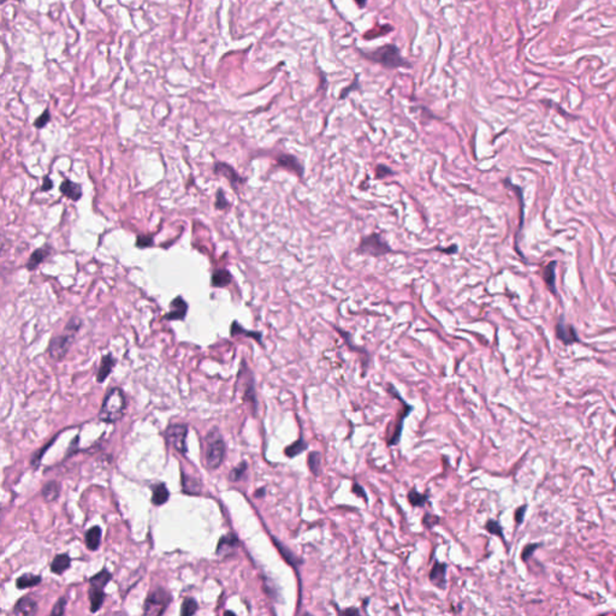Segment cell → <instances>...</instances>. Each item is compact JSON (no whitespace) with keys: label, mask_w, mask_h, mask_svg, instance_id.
<instances>
[{"label":"cell","mask_w":616,"mask_h":616,"mask_svg":"<svg viewBox=\"0 0 616 616\" xmlns=\"http://www.w3.org/2000/svg\"><path fill=\"white\" fill-rule=\"evenodd\" d=\"M125 407H127V399L121 387H111L104 397L99 412V420L106 424L117 423L123 418Z\"/></svg>","instance_id":"6da1fadb"},{"label":"cell","mask_w":616,"mask_h":616,"mask_svg":"<svg viewBox=\"0 0 616 616\" xmlns=\"http://www.w3.org/2000/svg\"><path fill=\"white\" fill-rule=\"evenodd\" d=\"M226 445L220 431L217 427L211 430L203 440V461L209 469H217L222 466L225 458Z\"/></svg>","instance_id":"7a4b0ae2"},{"label":"cell","mask_w":616,"mask_h":616,"mask_svg":"<svg viewBox=\"0 0 616 616\" xmlns=\"http://www.w3.org/2000/svg\"><path fill=\"white\" fill-rule=\"evenodd\" d=\"M360 53H361V56L365 57L366 59L371 60V62L380 64V65L389 67V69H395V67L401 66H410V64L408 63L407 60H404V58L401 56L399 47L396 45H384L374 51H371V52L360 51Z\"/></svg>","instance_id":"3957f363"},{"label":"cell","mask_w":616,"mask_h":616,"mask_svg":"<svg viewBox=\"0 0 616 616\" xmlns=\"http://www.w3.org/2000/svg\"><path fill=\"white\" fill-rule=\"evenodd\" d=\"M172 597L164 587H155L149 592L144 604V612L146 615L159 616L166 611L171 603Z\"/></svg>","instance_id":"277c9868"},{"label":"cell","mask_w":616,"mask_h":616,"mask_svg":"<svg viewBox=\"0 0 616 616\" xmlns=\"http://www.w3.org/2000/svg\"><path fill=\"white\" fill-rule=\"evenodd\" d=\"M357 253L371 255V257H382L387 253H391L389 244L385 242L383 236L380 234H371L369 236H365L360 241L359 247L356 249Z\"/></svg>","instance_id":"5b68a950"},{"label":"cell","mask_w":616,"mask_h":616,"mask_svg":"<svg viewBox=\"0 0 616 616\" xmlns=\"http://www.w3.org/2000/svg\"><path fill=\"white\" fill-rule=\"evenodd\" d=\"M387 393H389L393 397H395V399L399 400L403 406V410L399 413V418H397V420H396V426H395V428H394L393 435H391L389 441H387L389 447H395V445H397L400 443L401 435H402V430L404 426V419H406L408 415L410 414V412L413 410L414 408H413V406H410V404H408L406 401L401 397L400 393L397 391V389L393 385V384H389V385H387Z\"/></svg>","instance_id":"8992f818"},{"label":"cell","mask_w":616,"mask_h":616,"mask_svg":"<svg viewBox=\"0 0 616 616\" xmlns=\"http://www.w3.org/2000/svg\"><path fill=\"white\" fill-rule=\"evenodd\" d=\"M237 380L238 382L242 383L244 386V393H243L244 401H247L248 403H250L252 408H253V413L257 414L258 399H257V393H255L254 377H253V373H252V371L249 370V367H248L247 362L244 361V360H242L240 371H238Z\"/></svg>","instance_id":"52a82bcc"},{"label":"cell","mask_w":616,"mask_h":616,"mask_svg":"<svg viewBox=\"0 0 616 616\" xmlns=\"http://www.w3.org/2000/svg\"><path fill=\"white\" fill-rule=\"evenodd\" d=\"M75 336L76 335L69 332H64L63 335L53 336L50 341L49 348H47L49 355L52 357L53 360H56V361H62L64 357L66 356V354L69 353L71 346H73L74 343Z\"/></svg>","instance_id":"ba28073f"},{"label":"cell","mask_w":616,"mask_h":616,"mask_svg":"<svg viewBox=\"0 0 616 616\" xmlns=\"http://www.w3.org/2000/svg\"><path fill=\"white\" fill-rule=\"evenodd\" d=\"M187 436H188V426L186 424H171L165 431L166 440L181 454H186L188 451Z\"/></svg>","instance_id":"9c48e42d"},{"label":"cell","mask_w":616,"mask_h":616,"mask_svg":"<svg viewBox=\"0 0 616 616\" xmlns=\"http://www.w3.org/2000/svg\"><path fill=\"white\" fill-rule=\"evenodd\" d=\"M213 172L218 176L225 177L227 181H229L231 187L234 188V190H236V192H237V189L244 183V179L240 175H238V172L236 171V170H235L231 165L226 164V163L217 162L213 166Z\"/></svg>","instance_id":"30bf717a"},{"label":"cell","mask_w":616,"mask_h":616,"mask_svg":"<svg viewBox=\"0 0 616 616\" xmlns=\"http://www.w3.org/2000/svg\"><path fill=\"white\" fill-rule=\"evenodd\" d=\"M188 308L189 306L185 299H183L181 295L176 296V298L170 302V311L164 315V319L168 322L185 321L187 313H188Z\"/></svg>","instance_id":"8fae6325"},{"label":"cell","mask_w":616,"mask_h":616,"mask_svg":"<svg viewBox=\"0 0 616 616\" xmlns=\"http://www.w3.org/2000/svg\"><path fill=\"white\" fill-rule=\"evenodd\" d=\"M238 545H240V542H238V538H237L236 534L227 533V534H225V536L220 537L219 538L216 554L220 557L230 556L231 554H234L235 551H236Z\"/></svg>","instance_id":"7c38bea8"},{"label":"cell","mask_w":616,"mask_h":616,"mask_svg":"<svg viewBox=\"0 0 616 616\" xmlns=\"http://www.w3.org/2000/svg\"><path fill=\"white\" fill-rule=\"evenodd\" d=\"M276 162H277L278 166H281V168H284L285 170H289V171L296 173V175L300 177V178L304 177V175H305L304 165L299 162V159L296 158L295 155L282 153V154H280L277 158H276Z\"/></svg>","instance_id":"4fadbf2b"},{"label":"cell","mask_w":616,"mask_h":616,"mask_svg":"<svg viewBox=\"0 0 616 616\" xmlns=\"http://www.w3.org/2000/svg\"><path fill=\"white\" fill-rule=\"evenodd\" d=\"M447 571L448 566L440 561H436L434 567L431 568L430 574H428V579L437 587L444 590L447 586Z\"/></svg>","instance_id":"5bb4252c"},{"label":"cell","mask_w":616,"mask_h":616,"mask_svg":"<svg viewBox=\"0 0 616 616\" xmlns=\"http://www.w3.org/2000/svg\"><path fill=\"white\" fill-rule=\"evenodd\" d=\"M272 542L276 545V547L278 549V553L282 555V557H283V560L287 562L289 566H291L296 571V573L299 574V567L301 566L302 563H304V561L299 559L296 555L292 553V551L289 549L287 545H284L283 543H281L280 540H278L276 537H272Z\"/></svg>","instance_id":"9a60e30c"},{"label":"cell","mask_w":616,"mask_h":616,"mask_svg":"<svg viewBox=\"0 0 616 616\" xmlns=\"http://www.w3.org/2000/svg\"><path fill=\"white\" fill-rule=\"evenodd\" d=\"M51 255V247L49 244H45V246L41 248H37L33 252L32 254H30L28 261H27L26 264V268L28 271H35L37 267L41 265L43 261H45L47 258H49Z\"/></svg>","instance_id":"2e32d148"},{"label":"cell","mask_w":616,"mask_h":616,"mask_svg":"<svg viewBox=\"0 0 616 616\" xmlns=\"http://www.w3.org/2000/svg\"><path fill=\"white\" fill-rule=\"evenodd\" d=\"M37 611V602L30 596H25L16 602L12 612L15 615H34Z\"/></svg>","instance_id":"e0dca14e"},{"label":"cell","mask_w":616,"mask_h":616,"mask_svg":"<svg viewBox=\"0 0 616 616\" xmlns=\"http://www.w3.org/2000/svg\"><path fill=\"white\" fill-rule=\"evenodd\" d=\"M116 363H117V360L115 359L113 355H112L111 353L106 354V355H104L101 357V361H100V366H99L98 372H97V380L99 384L104 383L105 380L108 378V376L112 373V371H113V367L116 366Z\"/></svg>","instance_id":"ac0fdd59"},{"label":"cell","mask_w":616,"mask_h":616,"mask_svg":"<svg viewBox=\"0 0 616 616\" xmlns=\"http://www.w3.org/2000/svg\"><path fill=\"white\" fill-rule=\"evenodd\" d=\"M59 190L64 196L75 202L78 201L83 195L82 186H81L80 183L70 181V179H64L59 187Z\"/></svg>","instance_id":"d6986e66"},{"label":"cell","mask_w":616,"mask_h":616,"mask_svg":"<svg viewBox=\"0 0 616 616\" xmlns=\"http://www.w3.org/2000/svg\"><path fill=\"white\" fill-rule=\"evenodd\" d=\"M556 332H557V337H559V339H561L564 345H572V343L579 341V337H578L577 332H575V330L573 329V326L569 324H566L562 319L557 323Z\"/></svg>","instance_id":"ffe728a7"},{"label":"cell","mask_w":616,"mask_h":616,"mask_svg":"<svg viewBox=\"0 0 616 616\" xmlns=\"http://www.w3.org/2000/svg\"><path fill=\"white\" fill-rule=\"evenodd\" d=\"M104 588L105 587L97 586V585L89 584V590H88V596H89L90 611L92 612H97L98 610H100L101 607H103V604H104V602H105V598H106V594H105Z\"/></svg>","instance_id":"44dd1931"},{"label":"cell","mask_w":616,"mask_h":616,"mask_svg":"<svg viewBox=\"0 0 616 616\" xmlns=\"http://www.w3.org/2000/svg\"><path fill=\"white\" fill-rule=\"evenodd\" d=\"M233 281L231 272L226 268H217L213 271L211 277V285L213 288H226Z\"/></svg>","instance_id":"7402d4cb"},{"label":"cell","mask_w":616,"mask_h":616,"mask_svg":"<svg viewBox=\"0 0 616 616\" xmlns=\"http://www.w3.org/2000/svg\"><path fill=\"white\" fill-rule=\"evenodd\" d=\"M201 483L193 475L182 472V491L187 495H199L201 492Z\"/></svg>","instance_id":"603a6c76"},{"label":"cell","mask_w":616,"mask_h":616,"mask_svg":"<svg viewBox=\"0 0 616 616\" xmlns=\"http://www.w3.org/2000/svg\"><path fill=\"white\" fill-rule=\"evenodd\" d=\"M170 491L164 483H159L153 486L151 501L154 506H163L169 501Z\"/></svg>","instance_id":"cb8c5ba5"},{"label":"cell","mask_w":616,"mask_h":616,"mask_svg":"<svg viewBox=\"0 0 616 616\" xmlns=\"http://www.w3.org/2000/svg\"><path fill=\"white\" fill-rule=\"evenodd\" d=\"M71 566V559L67 554H60L54 557L51 563V572L54 574H63Z\"/></svg>","instance_id":"d4e9b609"},{"label":"cell","mask_w":616,"mask_h":616,"mask_svg":"<svg viewBox=\"0 0 616 616\" xmlns=\"http://www.w3.org/2000/svg\"><path fill=\"white\" fill-rule=\"evenodd\" d=\"M230 335L231 336L242 335V336L249 337V338L255 339V341L259 343V345H263V333L259 331H249V330H246L242 325L238 324L236 321H235L230 326Z\"/></svg>","instance_id":"484cf974"},{"label":"cell","mask_w":616,"mask_h":616,"mask_svg":"<svg viewBox=\"0 0 616 616\" xmlns=\"http://www.w3.org/2000/svg\"><path fill=\"white\" fill-rule=\"evenodd\" d=\"M101 534L103 531L99 526H93L87 531L86 533V545L90 551H95L99 549L101 544Z\"/></svg>","instance_id":"4316f807"},{"label":"cell","mask_w":616,"mask_h":616,"mask_svg":"<svg viewBox=\"0 0 616 616\" xmlns=\"http://www.w3.org/2000/svg\"><path fill=\"white\" fill-rule=\"evenodd\" d=\"M41 495L46 502H53L60 495V484L57 481L47 482L41 490Z\"/></svg>","instance_id":"83f0119b"},{"label":"cell","mask_w":616,"mask_h":616,"mask_svg":"<svg viewBox=\"0 0 616 616\" xmlns=\"http://www.w3.org/2000/svg\"><path fill=\"white\" fill-rule=\"evenodd\" d=\"M41 580L42 579L40 575L27 573V574H23V575H21V577L17 578L16 587L19 588V590H25V588L36 586V585H39L40 583H41Z\"/></svg>","instance_id":"f1b7e54d"},{"label":"cell","mask_w":616,"mask_h":616,"mask_svg":"<svg viewBox=\"0 0 616 616\" xmlns=\"http://www.w3.org/2000/svg\"><path fill=\"white\" fill-rule=\"evenodd\" d=\"M307 448H308V443L304 440V437H300L298 441H295L294 443H291L290 445H288V447H285L284 454L287 455L288 458H295V456L300 455L301 452H304Z\"/></svg>","instance_id":"f546056e"},{"label":"cell","mask_w":616,"mask_h":616,"mask_svg":"<svg viewBox=\"0 0 616 616\" xmlns=\"http://www.w3.org/2000/svg\"><path fill=\"white\" fill-rule=\"evenodd\" d=\"M407 498H408V502L412 505V507H420V508H423V507L426 505L428 501V495L427 493H420V492H418L415 489H413L412 491L408 492Z\"/></svg>","instance_id":"4dcf8cb0"},{"label":"cell","mask_w":616,"mask_h":616,"mask_svg":"<svg viewBox=\"0 0 616 616\" xmlns=\"http://www.w3.org/2000/svg\"><path fill=\"white\" fill-rule=\"evenodd\" d=\"M307 464H308L309 471H311L315 476H318L319 472H321V452L319 451L309 452L308 459H307Z\"/></svg>","instance_id":"1f68e13d"},{"label":"cell","mask_w":616,"mask_h":616,"mask_svg":"<svg viewBox=\"0 0 616 616\" xmlns=\"http://www.w3.org/2000/svg\"><path fill=\"white\" fill-rule=\"evenodd\" d=\"M555 268H556V263L553 261V263H550V265H547L545 267V271H544V280H545L547 288L550 289L551 291L556 292V289H555Z\"/></svg>","instance_id":"d6a6232c"},{"label":"cell","mask_w":616,"mask_h":616,"mask_svg":"<svg viewBox=\"0 0 616 616\" xmlns=\"http://www.w3.org/2000/svg\"><path fill=\"white\" fill-rule=\"evenodd\" d=\"M197 609H199L197 602L195 600H194L193 597H187L186 600L183 601V603H182L181 615H183V616L194 615L197 611Z\"/></svg>","instance_id":"836d02e7"},{"label":"cell","mask_w":616,"mask_h":616,"mask_svg":"<svg viewBox=\"0 0 616 616\" xmlns=\"http://www.w3.org/2000/svg\"><path fill=\"white\" fill-rule=\"evenodd\" d=\"M57 437H58V435L54 436V437L52 438V440H51L50 442H47V444L45 445V447H43L42 449H40V450H37V451L35 452V454H34V455L32 456V460H30V464H32L33 467H35V468H36V467H39V466H40V462H41V459L43 458V455H45L46 450H47V449H50L51 447H52L53 443H54V441L57 440Z\"/></svg>","instance_id":"e575fe53"},{"label":"cell","mask_w":616,"mask_h":616,"mask_svg":"<svg viewBox=\"0 0 616 616\" xmlns=\"http://www.w3.org/2000/svg\"><path fill=\"white\" fill-rule=\"evenodd\" d=\"M82 324H83V322L80 316L73 315L69 321H67L65 326H64V332H69V333H74V335H76V333L80 331V329L82 328Z\"/></svg>","instance_id":"d590c367"},{"label":"cell","mask_w":616,"mask_h":616,"mask_svg":"<svg viewBox=\"0 0 616 616\" xmlns=\"http://www.w3.org/2000/svg\"><path fill=\"white\" fill-rule=\"evenodd\" d=\"M247 468H248V465H247L246 461H242L240 465H237L236 467L233 468L230 471V475H229L230 481L234 482V483L240 482L241 479H242L243 476H244V474H246Z\"/></svg>","instance_id":"8d00e7d4"},{"label":"cell","mask_w":616,"mask_h":616,"mask_svg":"<svg viewBox=\"0 0 616 616\" xmlns=\"http://www.w3.org/2000/svg\"><path fill=\"white\" fill-rule=\"evenodd\" d=\"M230 201L226 199L225 193H224V190L222 188H218L217 193H216V201H214V207H216V210H226L230 207Z\"/></svg>","instance_id":"74e56055"},{"label":"cell","mask_w":616,"mask_h":616,"mask_svg":"<svg viewBox=\"0 0 616 616\" xmlns=\"http://www.w3.org/2000/svg\"><path fill=\"white\" fill-rule=\"evenodd\" d=\"M154 244V237L152 235H139L136 237V247L144 249V248H149Z\"/></svg>","instance_id":"f35d334b"},{"label":"cell","mask_w":616,"mask_h":616,"mask_svg":"<svg viewBox=\"0 0 616 616\" xmlns=\"http://www.w3.org/2000/svg\"><path fill=\"white\" fill-rule=\"evenodd\" d=\"M336 330H337V331H338L339 335H341V336L343 337V338H345L346 343H347V345L349 346V348H350V349H352V350H355V352H357V353H362V354H366V355H370V354L367 353V350H366V349L361 348V347H357V346H355V345H354V343H353V341H350V335H349L348 332L345 331V330L338 329V328H336Z\"/></svg>","instance_id":"ab89813d"},{"label":"cell","mask_w":616,"mask_h":616,"mask_svg":"<svg viewBox=\"0 0 616 616\" xmlns=\"http://www.w3.org/2000/svg\"><path fill=\"white\" fill-rule=\"evenodd\" d=\"M50 121H51V112L49 108H45V111H43L42 113L35 119V122H34V127H35L36 129H43L47 124L50 123Z\"/></svg>","instance_id":"60d3db41"},{"label":"cell","mask_w":616,"mask_h":616,"mask_svg":"<svg viewBox=\"0 0 616 616\" xmlns=\"http://www.w3.org/2000/svg\"><path fill=\"white\" fill-rule=\"evenodd\" d=\"M485 529L488 530V532H490L491 534H496V536H499L502 539L505 538V536H503L502 526L499 525L498 521H495V520H489V521L486 522Z\"/></svg>","instance_id":"b9f144b4"},{"label":"cell","mask_w":616,"mask_h":616,"mask_svg":"<svg viewBox=\"0 0 616 616\" xmlns=\"http://www.w3.org/2000/svg\"><path fill=\"white\" fill-rule=\"evenodd\" d=\"M440 523V516L434 515V514L426 513L423 518V525L428 530H432L436 525Z\"/></svg>","instance_id":"7bdbcfd3"},{"label":"cell","mask_w":616,"mask_h":616,"mask_svg":"<svg viewBox=\"0 0 616 616\" xmlns=\"http://www.w3.org/2000/svg\"><path fill=\"white\" fill-rule=\"evenodd\" d=\"M67 600L66 597H60L59 600L56 604H54V607L52 609V611H51V614L52 615H63L64 612H65V607H66Z\"/></svg>","instance_id":"ee69618b"},{"label":"cell","mask_w":616,"mask_h":616,"mask_svg":"<svg viewBox=\"0 0 616 616\" xmlns=\"http://www.w3.org/2000/svg\"><path fill=\"white\" fill-rule=\"evenodd\" d=\"M394 175V171L390 168H387L385 165H378L376 169V177L378 179H382L384 177Z\"/></svg>","instance_id":"f6af8a7d"},{"label":"cell","mask_w":616,"mask_h":616,"mask_svg":"<svg viewBox=\"0 0 616 616\" xmlns=\"http://www.w3.org/2000/svg\"><path fill=\"white\" fill-rule=\"evenodd\" d=\"M352 492L354 493V495H356L357 497H362L363 501H365V502L369 501V497H367V493L365 491V489H363L361 485L357 484V483H354V484H353Z\"/></svg>","instance_id":"bcb514c9"},{"label":"cell","mask_w":616,"mask_h":616,"mask_svg":"<svg viewBox=\"0 0 616 616\" xmlns=\"http://www.w3.org/2000/svg\"><path fill=\"white\" fill-rule=\"evenodd\" d=\"M538 546H539V544H531V545H527L525 547V549H523V551H522V555H521L522 560L526 561L527 559H529L530 556H532V554L534 553V551H536V549Z\"/></svg>","instance_id":"7dc6e473"},{"label":"cell","mask_w":616,"mask_h":616,"mask_svg":"<svg viewBox=\"0 0 616 616\" xmlns=\"http://www.w3.org/2000/svg\"><path fill=\"white\" fill-rule=\"evenodd\" d=\"M53 188V181L51 179L50 176H45L42 179V186H41V192H49Z\"/></svg>","instance_id":"c3c4849f"},{"label":"cell","mask_w":616,"mask_h":616,"mask_svg":"<svg viewBox=\"0 0 616 616\" xmlns=\"http://www.w3.org/2000/svg\"><path fill=\"white\" fill-rule=\"evenodd\" d=\"M357 86H359V78L355 77V80H354V83H353V84H350V86H349L348 88H347V89L343 90L342 93H341V97H339V98H341V99H345V98H347V95H348L349 92H350V90H354V89H355V88H356Z\"/></svg>","instance_id":"681fc988"},{"label":"cell","mask_w":616,"mask_h":616,"mask_svg":"<svg viewBox=\"0 0 616 616\" xmlns=\"http://www.w3.org/2000/svg\"><path fill=\"white\" fill-rule=\"evenodd\" d=\"M525 509H526V506H523V507H521V508H519L518 510H516L515 520H516V522H518V523H521L522 522L523 514H525Z\"/></svg>","instance_id":"f907efd6"},{"label":"cell","mask_w":616,"mask_h":616,"mask_svg":"<svg viewBox=\"0 0 616 616\" xmlns=\"http://www.w3.org/2000/svg\"><path fill=\"white\" fill-rule=\"evenodd\" d=\"M265 493H266V491H265V488H261L259 490H257V492L254 493V496L257 498H263L265 496Z\"/></svg>","instance_id":"816d5d0a"},{"label":"cell","mask_w":616,"mask_h":616,"mask_svg":"<svg viewBox=\"0 0 616 616\" xmlns=\"http://www.w3.org/2000/svg\"><path fill=\"white\" fill-rule=\"evenodd\" d=\"M342 612H343V614H348V615H350V614H355V615H357V614H359L360 611H359V609L349 608V609H346V610H343Z\"/></svg>","instance_id":"f5cc1de1"},{"label":"cell","mask_w":616,"mask_h":616,"mask_svg":"<svg viewBox=\"0 0 616 616\" xmlns=\"http://www.w3.org/2000/svg\"><path fill=\"white\" fill-rule=\"evenodd\" d=\"M355 2H356V4L360 6V8H363V6L366 5L367 0H355Z\"/></svg>","instance_id":"db71d44e"},{"label":"cell","mask_w":616,"mask_h":616,"mask_svg":"<svg viewBox=\"0 0 616 616\" xmlns=\"http://www.w3.org/2000/svg\"><path fill=\"white\" fill-rule=\"evenodd\" d=\"M6 2H8V0H2V4H5ZM15 2H21V0H15Z\"/></svg>","instance_id":"11a10c76"},{"label":"cell","mask_w":616,"mask_h":616,"mask_svg":"<svg viewBox=\"0 0 616 616\" xmlns=\"http://www.w3.org/2000/svg\"><path fill=\"white\" fill-rule=\"evenodd\" d=\"M225 614H233L234 615L235 612H233V611H225Z\"/></svg>","instance_id":"9f6ffc18"}]
</instances>
